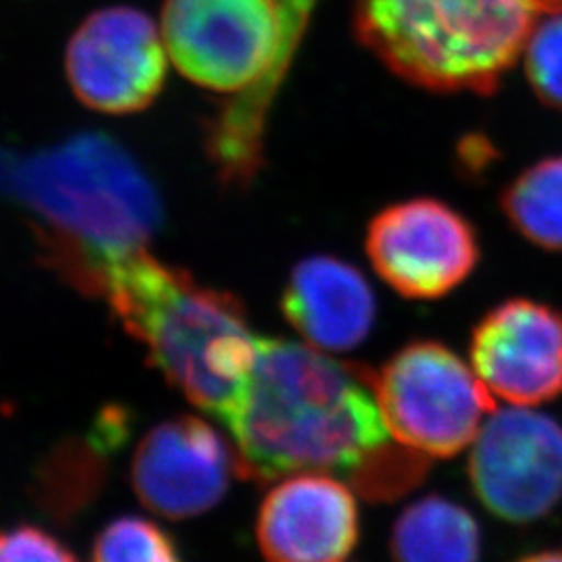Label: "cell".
<instances>
[{
    "label": "cell",
    "instance_id": "obj_1",
    "mask_svg": "<svg viewBox=\"0 0 562 562\" xmlns=\"http://www.w3.org/2000/svg\"><path fill=\"white\" fill-rule=\"evenodd\" d=\"M225 425L240 477L255 482L340 473L362 496L385 501L419 482L429 461L390 434L373 371L281 338L259 340L246 390Z\"/></svg>",
    "mask_w": 562,
    "mask_h": 562
},
{
    "label": "cell",
    "instance_id": "obj_2",
    "mask_svg": "<svg viewBox=\"0 0 562 562\" xmlns=\"http://www.w3.org/2000/svg\"><path fill=\"white\" fill-rule=\"evenodd\" d=\"M42 259L76 290L106 302L155 369L188 401L223 423L229 419L261 340L234 294L155 259L144 246L86 250L46 241Z\"/></svg>",
    "mask_w": 562,
    "mask_h": 562
},
{
    "label": "cell",
    "instance_id": "obj_3",
    "mask_svg": "<svg viewBox=\"0 0 562 562\" xmlns=\"http://www.w3.org/2000/svg\"><path fill=\"white\" fill-rule=\"evenodd\" d=\"M540 15L538 0H355L361 44L431 92L492 94Z\"/></svg>",
    "mask_w": 562,
    "mask_h": 562
},
{
    "label": "cell",
    "instance_id": "obj_4",
    "mask_svg": "<svg viewBox=\"0 0 562 562\" xmlns=\"http://www.w3.org/2000/svg\"><path fill=\"white\" fill-rule=\"evenodd\" d=\"M0 180L34 206L42 232L86 250L142 248L161 223L150 180L117 142L99 134L7 162Z\"/></svg>",
    "mask_w": 562,
    "mask_h": 562
},
{
    "label": "cell",
    "instance_id": "obj_5",
    "mask_svg": "<svg viewBox=\"0 0 562 562\" xmlns=\"http://www.w3.org/2000/svg\"><path fill=\"white\" fill-rule=\"evenodd\" d=\"M373 380L390 434L425 459L457 457L496 411L477 373L440 341L404 346Z\"/></svg>",
    "mask_w": 562,
    "mask_h": 562
},
{
    "label": "cell",
    "instance_id": "obj_6",
    "mask_svg": "<svg viewBox=\"0 0 562 562\" xmlns=\"http://www.w3.org/2000/svg\"><path fill=\"white\" fill-rule=\"evenodd\" d=\"M162 41L188 80L213 92L244 94L278 59V2L165 0Z\"/></svg>",
    "mask_w": 562,
    "mask_h": 562
},
{
    "label": "cell",
    "instance_id": "obj_7",
    "mask_svg": "<svg viewBox=\"0 0 562 562\" xmlns=\"http://www.w3.org/2000/svg\"><path fill=\"white\" fill-rule=\"evenodd\" d=\"M469 480L504 521L542 519L562 498L561 425L527 406L494 411L473 442Z\"/></svg>",
    "mask_w": 562,
    "mask_h": 562
},
{
    "label": "cell",
    "instance_id": "obj_8",
    "mask_svg": "<svg viewBox=\"0 0 562 562\" xmlns=\"http://www.w3.org/2000/svg\"><path fill=\"white\" fill-rule=\"evenodd\" d=\"M364 248L375 273L404 299L436 301L480 261L473 225L434 199L398 202L373 217Z\"/></svg>",
    "mask_w": 562,
    "mask_h": 562
},
{
    "label": "cell",
    "instance_id": "obj_9",
    "mask_svg": "<svg viewBox=\"0 0 562 562\" xmlns=\"http://www.w3.org/2000/svg\"><path fill=\"white\" fill-rule=\"evenodd\" d=\"M65 71L74 94L88 109L106 115L144 111L167 78L162 32L138 9H101L71 36Z\"/></svg>",
    "mask_w": 562,
    "mask_h": 562
},
{
    "label": "cell",
    "instance_id": "obj_10",
    "mask_svg": "<svg viewBox=\"0 0 562 562\" xmlns=\"http://www.w3.org/2000/svg\"><path fill=\"white\" fill-rule=\"evenodd\" d=\"M240 475L234 442L192 415L153 427L132 461L134 492L165 519H190L215 508Z\"/></svg>",
    "mask_w": 562,
    "mask_h": 562
},
{
    "label": "cell",
    "instance_id": "obj_11",
    "mask_svg": "<svg viewBox=\"0 0 562 562\" xmlns=\"http://www.w3.org/2000/svg\"><path fill=\"white\" fill-rule=\"evenodd\" d=\"M471 364L492 396L538 406L562 394V315L542 302L494 306L471 336Z\"/></svg>",
    "mask_w": 562,
    "mask_h": 562
},
{
    "label": "cell",
    "instance_id": "obj_12",
    "mask_svg": "<svg viewBox=\"0 0 562 562\" xmlns=\"http://www.w3.org/2000/svg\"><path fill=\"white\" fill-rule=\"evenodd\" d=\"M257 542L267 562H344L359 542L352 485L329 473L283 477L262 501Z\"/></svg>",
    "mask_w": 562,
    "mask_h": 562
},
{
    "label": "cell",
    "instance_id": "obj_13",
    "mask_svg": "<svg viewBox=\"0 0 562 562\" xmlns=\"http://www.w3.org/2000/svg\"><path fill=\"white\" fill-rule=\"evenodd\" d=\"M375 294L361 271L336 257L299 262L281 296V313L302 340L323 352H348L375 323Z\"/></svg>",
    "mask_w": 562,
    "mask_h": 562
},
{
    "label": "cell",
    "instance_id": "obj_14",
    "mask_svg": "<svg viewBox=\"0 0 562 562\" xmlns=\"http://www.w3.org/2000/svg\"><path fill=\"white\" fill-rule=\"evenodd\" d=\"M390 554L392 562H480V527L461 504L427 496L394 522Z\"/></svg>",
    "mask_w": 562,
    "mask_h": 562
},
{
    "label": "cell",
    "instance_id": "obj_15",
    "mask_svg": "<svg viewBox=\"0 0 562 562\" xmlns=\"http://www.w3.org/2000/svg\"><path fill=\"white\" fill-rule=\"evenodd\" d=\"M503 213L525 240L562 252V157L533 162L510 181Z\"/></svg>",
    "mask_w": 562,
    "mask_h": 562
},
{
    "label": "cell",
    "instance_id": "obj_16",
    "mask_svg": "<svg viewBox=\"0 0 562 562\" xmlns=\"http://www.w3.org/2000/svg\"><path fill=\"white\" fill-rule=\"evenodd\" d=\"M280 15V53L271 71L244 94L225 104V120L244 138H262L267 117L301 46L317 0H276Z\"/></svg>",
    "mask_w": 562,
    "mask_h": 562
},
{
    "label": "cell",
    "instance_id": "obj_17",
    "mask_svg": "<svg viewBox=\"0 0 562 562\" xmlns=\"http://www.w3.org/2000/svg\"><path fill=\"white\" fill-rule=\"evenodd\" d=\"M92 562H181V557L171 536L157 522L120 517L99 533Z\"/></svg>",
    "mask_w": 562,
    "mask_h": 562
},
{
    "label": "cell",
    "instance_id": "obj_18",
    "mask_svg": "<svg viewBox=\"0 0 562 562\" xmlns=\"http://www.w3.org/2000/svg\"><path fill=\"white\" fill-rule=\"evenodd\" d=\"M522 59L536 97L546 106L562 111V13H548L536 21Z\"/></svg>",
    "mask_w": 562,
    "mask_h": 562
},
{
    "label": "cell",
    "instance_id": "obj_19",
    "mask_svg": "<svg viewBox=\"0 0 562 562\" xmlns=\"http://www.w3.org/2000/svg\"><path fill=\"white\" fill-rule=\"evenodd\" d=\"M0 562H78V559L53 533L34 525H18L0 531Z\"/></svg>",
    "mask_w": 562,
    "mask_h": 562
},
{
    "label": "cell",
    "instance_id": "obj_20",
    "mask_svg": "<svg viewBox=\"0 0 562 562\" xmlns=\"http://www.w3.org/2000/svg\"><path fill=\"white\" fill-rule=\"evenodd\" d=\"M519 562H562V554L561 552H540V554L525 557Z\"/></svg>",
    "mask_w": 562,
    "mask_h": 562
},
{
    "label": "cell",
    "instance_id": "obj_21",
    "mask_svg": "<svg viewBox=\"0 0 562 562\" xmlns=\"http://www.w3.org/2000/svg\"><path fill=\"white\" fill-rule=\"evenodd\" d=\"M542 13H562V0H538Z\"/></svg>",
    "mask_w": 562,
    "mask_h": 562
}]
</instances>
